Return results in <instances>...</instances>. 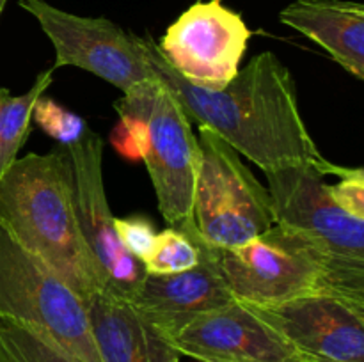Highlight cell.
<instances>
[{
	"label": "cell",
	"mask_w": 364,
	"mask_h": 362,
	"mask_svg": "<svg viewBox=\"0 0 364 362\" xmlns=\"http://www.w3.org/2000/svg\"><path fill=\"white\" fill-rule=\"evenodd\" d=\"M0 227L55 272L84 304L107 291L78 224L66 148L14 160L0 177Z\"/></svg>",
	"instance_id": "7a4b0ae2"
},
{
	"label": "cell",
	"mask_w": 364,
	"mask_h": 362,
	"mask_svg": "<svg viewBox=\"0 0 364 362\" xmlns=\"http://www.w3.org/2000/svg\"><path fill=\"white\" fill-rule=\"evenodd\" d=\"M32 119L46 135L55 138L63 148L73 146L89 130L84 117L64 109L63 105L53 102L52 98H45V96H41L36 102L34 110H32Z\"/></svg>",
	"instance_id": "d6986e66"
},
{
	"label": "cell",
	"mask_w": 364,
	"mask_h": 362,
	"mask_svg": "<svg viewBox=\"0 0 364 362\" xmlns=\"http://www.w3.org/2000/svg\"><path fill=\"white\" fill-rule=\"evenodd\" d=\"M6 4H7V0H0V16H2L4 9H6Z\"/></svg>",
	"instance_id": "603a6c76"
},
{
	"label": "cell",
	"mask_w": 364,
	"mask_h": 362,
	"mask_svg": "<svg viewBox=\"0 0 364 362\" xmlns=\"http://www.w3.org/2000/svg\"><path fill=\"white\" fill-rule=\"evenodd\" d=\"M201 170L194 192L196 234L215 248H233L274 226L270 194L215 131L199 126Z\"/></svg>",
	"instance_id": "5b68a950"
},
{
	"label": "cell",
	"mask_w": 364,
	"mask_h": 362,
	"mask_svg": "<svg viewBox=\"0 0 364 362\" xmlns=\"http://www.w3.org/2000/svg\"><path fill=\"white\" fill-rule=\"evenodd\" d=\"M146 273L173 275L194 268L199 263V247L191 236L178 229H166L156 234L151 251L142 259Z\"/></svg>",
	"instance_id": "ac0fdd59"
},
{
	"label": "cell",
	"mask_w": 364,
	"mask_h": 362,
	"mask_svg": "<svg viewBox=\"0 0 364 362\" xmlns=\"http://www.w3.org/2000/svg\"><path fill=\"white\" fill-rule=\"evenodd\" d=\"M191 238L199 247L198 265L173 275L146 273L141 290L132 300V305L167 337L199 316L235 300L220 272L219 251L196 233Z\"/></svg>",
	"instance_id": "4fadbf2b"
},
{
	"label": "cell",
	"mask_w": 364,
	"mask_h": 362,
	"mask_svg": "<svg viewBox=\"0 0 364 362\" xmlns=\"http://www.w3.org/2000/svg\"><path fill=\"white\" fill-rule=\"evenodd\" d=\"M114 229L121 245L127 248L128 254L137 259H144L151 251L153 241L156 238V231L153 224L144 216H128V219H116L114 216Z\"/></svg>",
	"instance_id": "7402d4cb"
},
{
	"label": "cell",
	"mask_w": 364,
	"mask_h": 362,
	"mask_svg": "<svg viewBox=\"0 0 364 362\" xmlns=\"http://www.w3.org/2000/svg\"><path fill=\"white\" fill-rule=\"evenodd\" d=\"M235 300L277 305L309 295H333L364 307V277L338 268L306 238L274 224L255 240L217 248Z\"/></svg>",
	"instance_id": "3957f363"
},
{
	"label": "cell",
	"mask_w": 364,
	"mask_h": 362,
	"mask_svg": "<svg viewBox=\"0 0 364 362\" xmlns=\"http://www.w3.org/2000/svg\"><path fill=\"white\" fill-rule=\"evenodd\" d=\"M18 6L39 23L55 48L52 70L73 66L112 84L123 94L160 82L139 43L107 18L68 13L46 0H20Z\"/></svg>",
	"instance_id": "8992f818"
},
{
	"label": "cell",
	"mask_w": 364,
	"mask_h": 362,
	"mask_svg": "<svg viewBox=\"0 0 364 362\" xmlns=\"http://www.w3.org/2000/svg\"><path fill=\"white\" fill-rule=\"evenodd\" d=\"M2 96H4V89H0V103H2Z\"/></svg>",
	"instance_id": "cb8c5ba5"
},
{
	"label": "cell",
	"mask_w": 364,
	"mask_h": 362,
	"mask_svg": "<svg viewBox=\"0 0 364 362\" xmlns=\"http://www.w3.org/2000/svg\"><path fill=\"white\" fill-rule=\"evenodd\" d=\"M274 224L318 247L338 268L364 277V219L343 212L308 163L267 170Z\"/></svg>",
	"instance_id": "52a82bcc"
},
{
	"label": "cell",
	"mask_w": 364,
	"mask_h": 362,
	"mask_svg": "<svg viewBox=\"0 0 364 362\" xmlns=\"http://www.w3.org/2000/svg\"><path fill=\"white\" fill-rule=\"evenodd\" d=\"M149 146L144 156L164 220L187 236L196 233L192 219L196 183L203 151L191 117L166 84H160L148 117Z\"/></svg>",
	"instance_id": "9c48e42d"
},
{
	"label": "cell",
	"mask_w": 364,
	"mask_h": 362,
	"mask_svg": "<svg viewBox=\"0 0 364 362\" xmlns=\"http://www.w3.org/2000/svg\"><path fill=\"white\" fill-rule=\"evenodd\" d=\"M73 172L78 224L92 259L98 265L107 291L132 302L146 277L144 263L128 254L114 229L109 199L103 185V138L89 131L66 148Z\"/></svg>",
	"instance_id": "30bf717a"
},
{
	"label": "cell",
	"mask_w": 364,
	"mask_h": 362,
	"mask_svg": "<svg viewBox=\"0 0 364 362\" xmlns=\"http://www.w3.org/2000/svg\"><path fill=\"white\" fill-rule=\"evenodd\" d=\"M0 362H82L38 330L0 318Z\"/></svg>",
	"instance_id": "e0dca14e"
},
{
	"label": "cell",
	"mask_w": 364,
	"mask_h": 362,
	"mask_svg": "<svg viewBox=\"0 0 364 362\" xmlns=\"http://www.w3.org/2000/svg\"><path fill=\"white\" fill-rule=\"evenodd\" d=\"M0 318L52 339L82 362H102L85 304L41 259L0 227Z\"/></svg>",
	"instance_id": "277c9868"
},
{
	"label": "cell",
	"mask_w": 364,
	"mask_h": 362,
	"mask_svg": "<svg viewBox=\"0 0 364 362\" xmlns=\"http://www.w3.org/2000/svg\"><path fill=\"white\" fill-rule=\"evenodd\" d=\"M169 339L178 353L199 362H313L238 300L199 316Z\"/></svg>",
	"instance_id": "7c38bea8"
},
{
	"label": "cell",
	"mask_w": 364,
	"mask_h": 362,
	"mask_svg": "<svg viewBox=\"0 0 364 362\" xmlns=\"http://www.w3.org/2000/svg\"><path fill=\"white\" fill-rule=\"evenodd\" d=\"M249 307L313 362H364L363 305L333 295H309Z\"/></svg>",
	"instance_id": "8fae6325"
},
{
	"label": "cell",
	"mask_w": 364,
	"mask_h": 362,
	"mask_svg": "<svg viewBox=\"0 0 364 362\" xmlns=\"http://www.w3.org/2000/svg\"><path fill=\"white\" fill-rule=\"evenodd\" d=\"M110 142L121 156L128 160H144L149 146L148 119L119 114V124L114 128Z\"/></svg>",
	"instance_id": "44dd1931"
},
{
	"label": "cell",
	"mask_w": 364,
	"mask_h": 362,
	"mask_svg": "<svg viewBox=\"0 0 364 362\" xmlns=\"http://www.w3.org/2000/svg\"><path fill=\"white\" fill-rule=\"evenodd\" d=\"M251 35L240 13L223 0H208L192 4L156 45L188 84L215 91L238 73Z\"/></svg>",
	"instance_id": "ba28073f"
},
{
	"label": "cell",
	"mask_w": 364,
	"mask_h": 362,
	"mask_svg": "<svg viewBox=\"0 0 364 362\" xmlns=\"http://www.w3.org/2000/svg\"><path fill=\"white\" fill-rule=\"evenodd\" d=\"M279 21L322 46L334 62L364 80V6L348 0H295Z\"/></svg>",
	"instance_id": "9a60e30c"
},
{
	"label": "cell",
	"mask_w": 364,
	"mask_h": 362,
	"mask_svg": "<svg viewBox=\"0 0 364 362\" xmlns=\"http://www.w3.org/2000/svg\"><path fill=\"white\" fill-rule=\"evenodd\" d=\"M139 43L187 116L215 131L238 155L263 172L308 163L323 176L329 160L318 151L302 119L294 75L276 53L255 55L226 87L213 91L181 78L151 38H139Z\"/></svg>",
	"instance_id": "6da1fadb"
},
{
	"label": "cell",
	"mask_w": 364,
	"mask_h": 362,
	"mask_svg": "<svg viewBox=\"0 0 364 362\" xmlns=\"http://www.w3.org/2000/svg\"><path fill=\"white\" fill-rule=\"evenodd\" d=\"M334 174L340 176V183L327 185L333 201L343 212L364 219V169L363 167H340L334 163H327L323 169V176Z\"/></svg>",
	"instance_id": "ffe728a7"
},
{
	"label": "cell",
	"mask_w": 364,
	"mask_h": 362,
	"mask_svg": "<svg viewBox=\"0 0 364 362\" xmlns=\"http://www.w3.org/2000/svg\"><path fill=\"white\" fill-rule=\"evenodd\" d=\"M85 311L102 362H180L169 337L132 302L102 291L85 302Z\"/></svg>",
	"instance_id": "5bb4252c"
},
{
	"label": "cell",
	"mask_w": 364,
	"mask_h": 362,
	"mask_svg": "<svg viewBox=\"0 0 364 362\" xmlns=\"http://www.w3.org/2000/svg\"><path fill=\"white\" fill-rule=\"evenodd\" d=\"M52 78L53 70L48 67L36 77L34 84L23 94L13 96L7 89H4L0 103V177L13 165L18 158V151L31 135L32 110L36 102L50 87Z\"/></svg>",
	"instance_id": "2e32d148"
}]
</instances>
